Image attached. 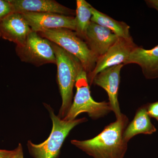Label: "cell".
I'll return each mask as SVG.
<instances>
[{"instance_id":"obj_8","label":"cell","mask_w":158,"mask_h":158,"mask_svg":"<svg viewBox=\"0 0 158 158\" xmlns=\"http://www.w3.org/2000/svg\"><path fill=\"white\" fill-rule=\"evenodd\" d=\"M32 31L38 32L50 29L65 28L75 31V19L68 16L50 12L21 13Z\"/></svg>"},{"instance_id":"obj_17","label":"cell","mask_w":158,"mask_h":158,"mask_svg":"<svg viewBox=\"0 0 158 158\" xmlns=\"http://www.w3.org/2000/svg\"><path fill=\"white\" fill-rule=\"evenodd\" d=\"M14 12L9 0H0V22Z\"/></svg>"},{"instance_id":"obj_12","label":"cell","mask_w":158,"mask_h":158,"mask_svg":"<svg viewBox=\"0 0 158 158\" xmlns=\"http://www.w3.org/2000/svg\"><path fill=\"white\" fill-rule=\"evenodd\" d=\"M14 12L57 13L73 16L76 11L67 8L54 0H9Z\"/></svg>"},{"instance_id":"obj_13","label":"cell","mask_w":158,"mask_h":158,"mask_svg":"<svg viewBox=\"0 0 158 158\" xmlns=\"http://www.w3.org/2000/svg\"><path fill=\"white\" fill-rule=\"evenodd\" d=\"M137 64L147 79L158 78V44L151 49L137 47L124 62V65Z\"/></svg>"},{"instance_id":"obj_20","label":"cell","mask_w":158,"mask_h":158,"mask_svg":"<svg viewBox=\"0 0 158 158\" xmlns=\"http://www.w3.org/2000/svg\"><path fill=\"white\" fill-rule=\"evenodd\" d=\"M15 152V149L12 150L0 149V158H11Z\"/></svg>"},{"instance_id":"obj_19","label":"cell","mask_w":158,"mask_h":158,"mask_svg":"<svg viewBox=\"0 0 158 158\" xmlns=\"http://www.w3.org/2000/svg\"><path fill=\"white\" fill-rule=\"evenodd\" d=\"M11 158H23V152L22 145L19 143L18 146L15 149V152Z\"/></svg>"},{"instance_id":"obj_3","label":"cell","mask_w":158,"mask_h":158,"mask_svg":"<svg viewBox=\"0 0 158 158\" xmlns=\"http://www.w3.org/2000/svg\"><path fill=\"white\" fill-rule=\"evenodd\" d=\"M52 122L50 135L44 142L38 144L27 142L29 152L34 158H58L60 149L70 131L78 125L88 121L87 118H76L72 120H63L55 115L50 106L44 104Z\"/></svg>"},{"instance_id":"obj_15","label":"cell","mask_w":158,"mask_h":158,"mask_svg":"<svg viewBox=\"0 0 158 158\" xmlns=\"http://www.w3.org/2000/svg\"><path fill=\"white\" fill-rule=\"evenodd\" d=\"M91 22H93L110 30L118 37L131 39L130 34V27L126 23L118 21L109 15L101 12L91 6Z\"/></svg>"},{"instance_id":"obj_4","label":"cell","mask_w":158,"mask_h":158,"mask_svg":"<svg viewBox=\"0 0 158 158\" xmlns=\"http://www.w3.org/2000/svg\"><path fill=\"white\" fill-rule=\"evenodd\" d=\"M41 37L56 44L81 61L87 74L95 68L98 58L85 40L69 29H50L38 32Z\"/></svg>"},{"instance_id":"obj_6","label":"cell","mask_w":158,"mask_h":158,"mask_svg":"<svg viewBox=\"0 0 158 158\" xmlns=\"http://www.w3.org/2000/svg\"><path fill=\"white\" fill-rule=\"evenodd\" d=\"M15 52L21 61L40 66L56 64V58L50 41L32 31L22 45H16Z\"/></svg>"},{"instance_id":"obj_16","label":"cell","mask_w":158,"mask_h":158,"mask_svg":"<svg viewBox=\"0 0 158 158\" xmlns=\"http://www.w3.org/2000/svg\"><path fill=\"white\" fill-rule=\"evenodd\" d=\"M76 3L75 32L78 36L85 40L86 32L91 22L92 6L85 0H77Z\"/></svg>"},{"instance_id":"obj_2","label":"cell","mask_w":158,"mask_h":158,"mask_svg":"<svg viewBox=\"0 0 158 158\" xmlns=\"http://www.w3.org/2000/svg\"><path fill=\"white\" fill-rule=\"evenodd\" d=\"M56 58L57 66V81L62 98V103L57 115L65 118L68 113L73 99V89L79 74L85 70L77 58L51 42Z\"/></svg>"},{"instance_id":"obj_11","label":"cell","mask_w":158,"mask_h":158,"mask_svg":"<svg viewBox=\"0 0 158 158\" xmlns=\"http://www.w3.org/2000/svg\"><path fill=\"white\" fill-rule=\"evenodd\" d=\"M118 38L110 30L91 22L86 32L85 41L98 59L107 52Z\"/></svg>"},{"instance_id":"obj_1","label":"cell","mask_w":158,"mask_h":158,"mask_svg":"<svg viewBox=\"0 0 158 158\" xmlns=\"http://www.w3.org/2000/svg\"><path fill=\"white\" fill-rule=\"evenodd\" d=\"M128 122L127 116L122 114L96 137L84 141L73 140L71 143L94 158H123L128 143L123 135Z\"/></svg>"},{"instance_id":"obj_10","label":"cell","mask_w":158,"mask_h":158,"mask_svg":"<svg viewBox=\"0 0 158 158\" xmlns=\"http://www.w3.org/2000/svg\"><path fill=\"white\" fill-rule=\"evenodd\" d=\"M32 30L22 15L14 12L0 22V37L22 45Z\"/></svg>"},{"instance_id":"obj_7","label":"cell","mask_w":158,"mask_h":158,"mask_svg":"<svg viewBox=\"0 0 158 158\" xmlns=\"http://www.w3.org/2000/svg\"><path fill=\"white\" fill-rule=\"evenodd\" d=\"M138 46L134 42L133 38L118 37L117 41L97 61L95 68L87 74L89 85H92L94 79L102 71L112 66L123 64L132 52Z\"/></svg>"},{"instance_id":"obj_5","label":"cell","mask_w":158,"mask_h":158,"mask_svg":"<svg viewBox=\"0 0 158 158\" xmlns=\"http://www.w3.org/2000/svg\"><path fill=\"white\" fill-rule=\"evenodd\" d=\"M75 86L76 88V93L70 109L63 120H74L83 113H88L90 118L95 120L102 118L112 112L109 102H97L92 98L87 73L85 70L79 74Z\"/></svg>"},{"instance_id":"obj_18","label":"cell","mask_w":158,"mask_h":158,"mask_svg":"<svg viewBox=\"0 0 158 158\" xmlns=\"http://www.w3.org/2000/svg\"><path fill=\"white\" fill-rule=\"evenodd\" d=\"M147 105V111L150 117L155 118L158 121V102Z\"/></svg>"},{"instance_id":"obj_14","label":"cell","mask_w":158,"mask_h":158,"mask_svg":"<svg viewBox=\"0 0 158 158\" xmlns=\"http://www.w3.org/2000/svg\"><path fill=\"white\" fill-rule=\"evenodd\" d=\"M156 129L151 121L147 111V105H143L136 112L132 121L125 130L123 139L127 142L139 134L151 135L155 132Z\"/></svg>"},{"instance_id":"obj_9","label":"cell","mask_w":158,"mask_h":158,"mask_svg":"<svg viewBox=\"0 0 158 158\" xmlns=\"http://www.w3.org/2000/svg\"><path fill=\"white\" fill-rule=\"evenodd\" d=\"M123 64L115 65L106 69L98 74L94 79L92 84L102 88L109 97V103L116 119L121 117L118 99V88L120 81V71Z\"/></svg>"},{"instance_id":"obj_21","label":"cell","mask_w":158,"mask_h":158,"mask_svg":"<svg viewBox=\"0 0 158 158\" xmlns=\"http://www.w3.org/2000/svg\"><path fill=\"white\" fill-rule=\"evenodd\" d=\"M145 2L148 7L156 9L158 12V0H146Z\"/></svg>"}]
</instances>
